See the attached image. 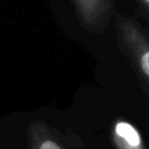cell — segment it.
<instances>
[{
    "instance_id": "obj_2",
    "label": "cell",
    "mask_w": 149,
    "mask_h": 149,
    "mask_svg": "<svg viewBox=\"0 0 149 149\" xmlns=\"http://www.w3.org/2000/svg\"><path fill=\"white\" fill-rule=\"evenodd\" d=\"M81 27L91 33H102L114 14L115 0H69Z\"/></svg>"
},
{
    "instance_id": "obj_1",
    "label": "cell",
    "mask_w": 149,
    "mask_h": 149,
    "mask_svg": "<svg viewBox=\"0 0 149 149\" xmlns=\"http://www.w3.org/2000/svg\"><path fill=\"white\" fill-rule=\"evenodd\" d=\"M115 30L121 51L149 83V38L132 17L115 13Z\"/></svg>"
},
{
    "instance_id": "obj_3",
    "label": "cell",
    "mask_w": 149,
    "mask_h": 149,
    "mask_svg": "<svg viewBox=\"0 0 149 149\" xmlns=\"http://www.w3.org/2000/svg\"><path fill=\"white\" fill-rule=\"evenodd\" d=\"M112 140L116 149H146L144 141L137 128L125 120L114 122Z\"/></svg>"
},
{
    "instance_id": "obj_5",
    "label": "cell",
    "mask_w": 149,
    "mask_h": 149,
    "mask_svg": "<svg viewBox=\"0 0 149 149\" xmlns=\"http://www.w3.org/2000/svg\"><path fill=\"white\" fill-rule=\"evenodd\" d=\"M144 6H146V8L147 9H149V0H140Z\"/></svg>"
},
{
    "instance_id": "obj_4",
    "label": "cell",
    "mask_w": 149,
    "mask_h": 149,
    "mask_svg": "<svg viewBox=\"0 0 149 149\" xmlns=\"http://www.w3.org/2000/svg\"><path fill=\"white\" fill-rule=\"evenodd\" d=\"M30 149H64L50 127L41 121H33L28 129Z\"/></svg>"
}]
</instances>
